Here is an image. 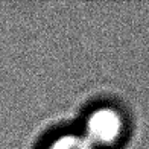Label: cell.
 <instances>
[{
  "label": "cell",
  "instance_id": "1",
  "mask_svg": "<svg viewBox=\"0 0 149 149\" xmlns=\"http://www.w3.org/2000/svg\"><path fill=\"white\" fill-rule=\"evenodd\" d=\"M123 131L122 116L110 107L97 108L87 117L84 125V137L94 148L110 146L117 141Z\"/></svg>",
  "mask_w": 149,
  "mask_h": 149
},
{
  "label": "cell",
  "instance_id": "2",
  "mask_svg": "<svg viewBox=\"0 0 149 149\" xmlns=\"http://www.w3.org/2000/svg\"><path fill=\"white\" fill-rule=\"evenodd\" d=\"M46 149H96L84 135L79 134H63L53 139Z\"/></svg>",
  "mask_w": 149,
  "mask_h": 149
}]
</instances>
